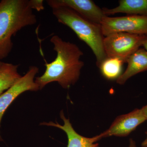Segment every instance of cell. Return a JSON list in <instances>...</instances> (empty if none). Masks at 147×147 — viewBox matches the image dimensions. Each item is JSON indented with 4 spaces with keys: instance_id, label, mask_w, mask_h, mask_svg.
<instances>
[{
    "instance_id": "6da1fadb",
    "label": "cell",
    "mask_w": 147,
    "mask_h": 147,
    "mask_svg": "<svg viewBox=\"0 0 147 147\" xmlns=\"http://www.w3.org/2000/svg\"><path fill=\"white\" fill-rule=\"evenodd\" d=\"M57 57L51 63L45 61L46 67L42 76L36 77L35 82L40 90L51 82H57L64 89H68L79 80L84 66L81 57L84 55L77 45L63 40L57 35L51 37Z\"/></svg>"
},
{
    "instance_id": "7a4b0ae2",
    "label": "cell",
    "mask_w": 147,
    "mask_h": 147,
    "mask_svg": "<svg viewBox=\"0 0 147 147\" xmlns=\"http://www.w3.org/2000/svg\"><path fill=\"white\" fill-rule=\"evenodd\" d=\"M32 0H1L0 1V61L12 50V36L21 29L37 23Z\"/></svg>"
},
{
    "instance_id": "3957f363",
    "label": "cell",
    "mask_w": 147,
    "mask_h": 147,
    "mask_svg": "<svg viewBox=\"0 0 147 147\" xmlns=\"http://www.w3.org/2000/svg\"><path fill=\"white\" fill-rule=\"evenodd\" d=\"M51 8L58 22L70 28L79 39L91 48L96 58V65L99 67L107 58L100 25L88 21L68 7L60 6Z\"/></svg>"
},
{
    "instance_id": "277c9868",
    "label": "cell",
    "mask_w": 147,
    "mask_h": 147,
    "mask_svg": "<svg viewBox=\"0 0 147 147\" xmlns=\"http://www.w3.org/2000/svg\"><path fill=\"white\" fill-rule=\"evenodd\" d=\"M147 36L119 32L104 37L103 45L107 58H117L126 63L128 58L142 47Z\"/></svg>"
},
{
    "instance_id": "5b68a950",
    "label": "cell",
    "mask_w": 147,
    "mask_h": 147,
    "mask_svg": "<svg viewBox=\"0 0 147 147\" xmlns=\"http://www.w3.org/2000/svg\"><path fill=\"white\" fill-rule=\"evenodd\" d=\"M100 26L104 36L119 32L147 35V16L135 15L115 17L105 16Z\"/></svg>"
},
{
    "instance_id": "8992f818",
    "label": "cell",
    "mask_w": 147,
    "mask_h": 147,
    "mask_svg": "<svg viewBox=\"0 0 147 147\" xmlns=\"http://www.w3.org/2000/svg\"><path fill=\"white\" fill-rule=\"evenodd\" d=\"M39 69L37 67H30L24 76H21L13 86L0 95V127L4 114L16 98L28 91H36L40 90L38 85L35 82L36 75ZM2 141L0 133V141Z\"/></svg>"
},
{
    "instance_id": "52a82bcc",
    "label": "cell",
    "mask_w": 147,
    "mask_h": 147,
    "mask_svg": "<svg viewBox=\"0 0 147 147\" xmlns=\"http://www.w3.org/2000/svg\"><path fill=\"white\" fill-rule=\"evenodd\" d=\"M46 1L51 8L60 6L68 7L95 24L100 25L106 16L102 9L91 0H47Z\"/></svg>"
},
{
    "instance_id": "ba28073f",
    "label": "cell",
    "mask_w": 147,
    "mask_h": 147,
    "mask_svg": "<svg viewBox=\"0 0 147 147\" xmlns=\"http://www.w3.org/2000/svg\"><path fill=\"white\" fill-rule=\"evenodd\" d=\"M146 120L141 109H135L117 117L110 127L100 134V137L102 139L111 136L126 137Z\"/></svg>"
},
{
    "instance_id": "9c48e42d",
    "label": "cell",
    "mask_w": 147,
    "mask_h": 147,
    "mask_svg": "<svg viewBox=\"0 0 147 147\" xmlns=\"http://www.w3.org/2000/svg\"><path fill=\"white\" fill-rule=\"evenodd\" d=\"M61 118L63 120V125H61L58 123L50 122L42 123L43 125L54 126L61 129L65 132L68 139L67 147H99V144L96 143L102 139L100 135H97L91 138H88L82 136L76 132L70 123L69 119L65 117L63 111H61Z\"/></svg>"
},
{
    "instance_id": "30bf717a",
    "label": "cell",
    "mask_w": 147,
    "mask_h": 147,
    "mask_svg": "<svg viewBox=\"0 0 147 147\" xmlns=\"http://www.w3.org/2000/svg\"><path fill=\"white\" fill-rule=\"evenodd\" d=\"M125 71L117 79V82L123 85L129 78L141 72L147 71V52L144 48H139L128 58Z\"/></svg>"
},
{
    "instance_id": "8fae6325",
    "label": "cell",
    "mask_w": 147,
    "mask_h": 147,
    "mask_svg": "<svg viewBox=\"0 0 147 147\" xmlns=\"http://www.w3.org/2000/svg\"><path fill=\"white\" fill-rule=\"evenodd\" d=\"M117 7L102 8L106 16L117 13L147 16V0H120Z\"/></svg>"
},
{
    "instance_id": "7c38bea8",
    "label": "cell",
    "mask_w": 147,
    "mask_h": 147,
    "mask_svg": "<svg viewBox=\"0 0 147 147\" xmlns=\"http://www.w3.org/2000/svg\"><path fill=\"white\" fill-rule=\"evenodd\" d=\"M18 65L0 61V95L13 86L21 78Z\"/></svg>"
},
{
    "instance_id": "4fadbf2b",
    "label": "cell",
    "mask_w": 147,
    "mask_h": 147,
    "mask_svg": "<svg viewBox=\"0 0 147 147\" xmlns=\"http://www.w3.org/2000/svg\"><path fill=\"white\" fill-rule=\"evenodd\" d=\"M124 62L119 59L107 58L101 64L99 68L102 75L108 80H114L121 74Z\"/></svg>"
},
{
    "instance_id": "5bb4252c",
    "label": "cell",
    "mask_w": 147,
    "mask_h": 147,
    "mask_svg": "<svg viewBox=\"0 0 147 147\" xmlns=\"http://www.w3.org/2000/svg\"><path fill=\"white\" fill-rule=\"evenodd\" d=\"M43 1H44L42 0H33L34 9H36L38 11L44 9Z\"/></svg>"
},
{
    "instance_id": "9a60e30c",
    "label": "cell",
    "mask_w": 147,
    "mask_h": 147,
    "mask_svg": "<svg viewBox=\"0 0 147 147\" xmlns=\"http://www.w3.org/2000/svg\"><path fill=\"white\" fill-rule=\"evenodd\" d=\"M141 110H142L144 115L145 117H146L147 120V105L142 107L141 108Z\"/></svg>"
},
{
    "instance_id": "2e32d148",
    "label": "cell",
    "mask_w": 147,
    "mask_h": 147,
    "mask_svg": "<svg viewBox=\"0 0 147 147\" xmlns=\"http://www.w3.org/2000/svg\"><path fill=\"white\" fill-rule=\"evenodd\" d=\"M128 147H137L136 142L133 139H130L129 141V145Z\"/></svg>"
},
{
    "instance_id": "e0dca14e",
    "label": "cell",
    "mask_w": 147,
    "mask_h": 147,
    "mask_svg": "<svg viewBox=\"0 0 147 147\" xmlns=\"http://www.w3.org/2000/svg\"><path fill=\"white\" fill-rule=\"evenodd\" d=\"M146 139L142 142V147H147V131L146 132Z\"/></svg>"
},
{
    "instance_id": "ac0fdd59",
    "label": "cell",
    "mask_w": 147,
    "mask_h": 147,
    "mask_svg": "<svg viewBox=\"0 0 147 147\" xmlns=\"http://www.w3.org/2000/svg\"><path fill=\"white\" fill-rule=\"evenodd\" d=\"M142 47H144V49L147 52V36L144 41V42H143Z\"/></svg>"
}]
</instances>
